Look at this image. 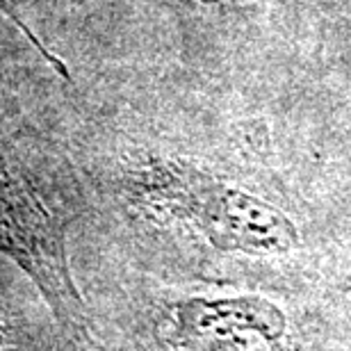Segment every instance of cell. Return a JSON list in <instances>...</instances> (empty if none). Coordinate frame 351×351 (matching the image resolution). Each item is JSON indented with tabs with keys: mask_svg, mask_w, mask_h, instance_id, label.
I'll return each mask as SVG.
<instances>
[{
	"mask_svg": "<svg viewBox=\"0 0 351 351\" xmlns=\"http://www.w3.org/2000/svg\"><path fill=\"white\" fill-rule=\"evenodd\" d=\"M203 3H221V5H240V3H251V0H203Z\"/></svg>",
	"mask_w": 351,
	"mask_h": 351,
	"instance_id": "277c9868",
	"label": "cell"
},
{
	"mask_svg": "<svg viewBox=\"0 0 351 351\" xmlns=\"http://www.w3.org/2000/svg\"><path fill=\"white\" fill-rule=\"evenodd\" d=\"M144 199L189 223L219 251L271 256L299 244V230L285 213L192 167H162L149 173Z\"/></svg>",
	"mask_w": 351,
	"mask_h": 351,
	"instance_id": "6da1fadb",
	"label": "cell"
},
{
	"mask_svg": "<svg viewBox=\"0 0 351 351\" xmlns=\"http://www.w3.org/2000/svg\"><path fill=\"white\" fill-rule=\"evenodd\" d=\"M0 251L19 261L60 315L80 319L82 299L66 265L58 219L0 158Z\"/></svg>",
	"mask_w": 351,
	"mask_h": 351,
	"instance_id": "7a4b0ae2",
	"label": "cell"
},
{
	"mask_svg": "<svg viewBox=\"0 0 351 351\" xmlns=\"http://www.w3.org/2000/svg\"><path fill=\"white\" fill-rule=\"evenodd\" d=\"M283 333V311L261 297L192 299L165 319V338L178 351H271Z\"/></svg>",
	"mask_w": 351,
	"mask_h": 351,
	"instance_id": "3957f363",
	"label": "cell"
}]
</instances>
